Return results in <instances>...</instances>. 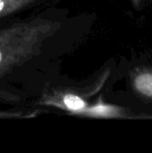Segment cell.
I'll return each instance as SVG.
<instances>
[{
    "instance_id": "6da1fadb",
    "label": "cell",
    "mask_w": 152,
    "mask_h": 153,
    "mask_svg": "<svg viewBox=\"0 0 152 153\" xmlns=\"http://www.w3.org/2000/svg\"><path fill=\"white\" fill-rule=\"evenodd\" d=\"M135 88L142 94L152 97V74L144 73L138 75L134 80Z\"/></svg>"
},
{
    "instance_id": "7a4b0ae2",
    "label": "cell",
    "mask_w": 152,
    "mask_h": 153,
    "mask_svg": "<svg viewBox=\"0 0 152 153\" xmlns=\"http://www.w3.org/2000/svg\"><path fill=\"white\" fill-rule=\"evenodd\" d=\"M64 102L71 110H82L85 107L84 101L75 95H66L64 99Z\"/></svg>"
},
{
    "instance_id": "3957f363",
    "label": "cell",
    "mask_w": 152,
    "mask_h": 153,
    "mask_svg": "<svg viewBox=\"0 0 152 153\" xmlns=\"http://www.w3.org/2000/svg\"><path fill=\"white\" fill-rule=\"evenodd\" d=\"M4 6V0H0V13L3 11Z\"/></svg>"
},
{
    "instance_id": "277c9868",
    "label": "cell",
    "mask_w": 152,
    "mask_h": 153,
    "mask_svg": "<svg viewBox=\"0 0 152 153\" xmlns=\"http://www.w3.org/2000/svg\"><path fill=\"white\" fill-rule=\"evenodd\" d=\"M1 60H2V54H1V52H0V63H1Z\"/></svg>"
}]
</instances>
